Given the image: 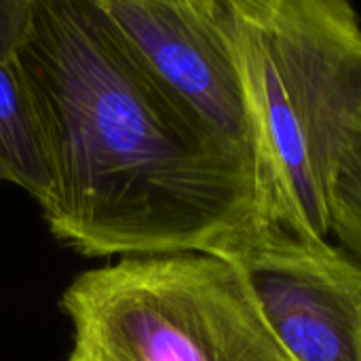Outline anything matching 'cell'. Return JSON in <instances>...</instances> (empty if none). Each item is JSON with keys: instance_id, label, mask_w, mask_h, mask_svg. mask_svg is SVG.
Returning a JSON list of instances; mask_svg holds the SVG:
<instances>
[{"instance_id": "cell-1", "label": "cell", "mask_w": 361, "mask_h": 361, "mask_svg": "<svg viewBox=\"0 0 361 361\" xmlns=\"http://www.w3.org/2000/svg\"><path fill=\"white\" fill-rule=\"evenodd\" d=\"M49 169L42 216L85 258L218 254L250 176L142 63L97 0H32L15 55Z\"/></svg>"}, {"instance_id": "cell-2", "label": "cell", "mask_w": 361, "mask_h": 361, "mask_svg": "<svg viewBox=\"0 0 361 361\" xmlns=\"http://www.w3.org/2000/svg\"><path fill=\"white\" fill-rule=\"evenodd\" d=\"M250 133V220L330 239L361 131V17L347 0H214Z\"/></svg>"}, {"instance_id": "cell-3", "label": "cell", "mask_w": 361, "mask_h": 361, "mask_svg": "<svg viewBox=\"0 0 361 361\" xmlns=\"http://www.w3.org/2000/svg\"><path fill=\"white\" fill-rule=\"evenodd\" d=\"M68 361H292L241 269L218 254L121 258L59 298Z\"/></svg>"}, {"instance_id": "cell-4", "label": "cell", "mask_w": 361, "mask_h": 361, "mask_svg": "<svg viewBox=\"0 0 361 361\" xmlns=\"http://www.w3.org/2000/svg\"><path fill=\"white\" fill-rule=\"evenodd\" d=\"M292 361H361V260L330 239L247 222L226 245Z\"/></svg>"}, {"instance_id": "cell-5", "label": "cell", "mask_w": 361, "mask_h": 361, "mask_svg": "<svg viewBox=\"0 0 361 361\" xmlns=\"http://www.w3.org/2000/svg\"><path fill=\"white\" fill-rule=\"evenodd\" d=\"M97 2L152 76L250 176L243 97L214 0Z\"/></svg>"}, {"instance_id": "cell-6", "label": "cell", "mask_w": 361, "mask_h": 361, "mask_svg": "<svg viewBox=\"0 0 361 361\" xmlns=\"http://www.w3.org/2000/svg\"><path fill=\"white\" fill-rule=\"evenodd\" d=\"M0 180L23 188L40 207L49 199V169L38 125L15 61L0 59Z\"/></svg>"}, {"instance_id": "cell-7", "label": "cell", "mask_w": 361, "mask_h": 361, "mask_svg": "<svg viewBox=\"0 0 361 361\" xmlns=\"http://www.w3.org/2000/svg\"><path fill=\"white\" fill-rule=\"evenodd\" d=\"M332 235L343 250L361 260V131L343 165L334 197Z\"/></svg>"}, {"instance_id": "cell-8", "label": "cell", "mask_w": 361, "mask_h": 361, "mask_svg": "<svg viewBox=\"0 0 361 361\" xmlns=\"http://www.w3.org/2000/svg\"><path fill=\"white\" fill-rule=\"evenodd\" d=\"M32 21V0H0V59L15 61Z\"/></svg>"}]
</instances>
